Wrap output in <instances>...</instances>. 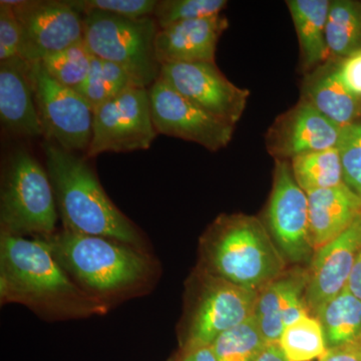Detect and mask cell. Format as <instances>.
Here are the masks:
<instances>
[{
    "instance_id": "1",
    "label": "cell",
    "mask_w": 361,
    "mask_h": 361,
    "mask_svg": "<svg viewBox=\"0 0 361 361\" xmlns=\"http://www.w3.org/2000/svg\"><path fill=\"white\" fill-rule=\"evenodd\" d=\"M0 301L21 304L51 322L110 310L71 279L44 240L7 234H0Z\"/></svg>"
},
{
    "instance_id": "2",
    "label": "cell",
    "mask_w": 361,
    "mask_h": 361,
    "mask_svg": "<svg viewBox=\"0 0 361 361\" xmlns=\"http://www.w3.org/2000/svg\"><path fill=\"white\" fill-rule=\"evenodd\" d=\"M40 239L71 279L109 307L141 293L156 278V264L148 253L129 244L63 228Z\"/></svg>"
},
{
    "instance_id": "3",
    "label": "cell",
    "mask_w": 361,
    "mask_h": 361,
    "mask_svg": "<svg viewBox=\"0 0 361 361\" xmlns=\"http://www.w3.org/2000/svg\"><path fill=\"white\" fill-rule=\"evenodd\" d=\"M44 152L63 229L145 250L139 228L109 198L87 159L51 142H45Z\"/></svg>"
},
{
    "instance_id": "4",
    "label": "cell",
    "mask_w": 361,
    "mask_h": 361,
    "mask_svg": "<svg viewBox=\"0 0 361 361\" xmlns=\"http://www.w3.org/2000/svg\"><path fill=\"white\" fill-rule=\"evenodd\" d=\"M202 249L205 272L244 288L260 291L283 274V255L252 216H220L204 236Z\"/></svg>"
},
{
    "instance_id": "5",
    "label": "cell",
    "mask_w": 361,
    "mask_h": 361,
    "mask_svg": "<svg viewBox=\"0 0 361 361\" xmlns=\"http://www.w3.org/2000/svg\"><path fill=\"white\" fill-rule=\"evenodd\" d=\"M59 212L47 169L26 151L7 159L0 188V234L45 238L56 231Z\"/></svg>"
},
{
    "instance_id": "6",
    "label": "cell",
    "mask_w": 361,
    "mask_h": 361,
    "mask_svg": "<svg viewBox=\"0 0 361 361\" xmlns=\"http://www.w3.org/2000/svg\"><path fill=\"white\" fill-rule=\"evenodd\" d=\"M84 26L85 42L94 56L122 68L140 87L149 89L160 78L155 49L159 26L153 16L133 20L89 11Z\"/></svg>"
},
{
    "instance_id": "7",
    "label": "cell",
    "mask_w": 361,
    "mask_h": 361,
    "mask_svg": "<svg viewBox=\"0 0 361 361\" xmlns=\"http://www.w3.org/2000/svg\"><path fill=\"white\" fill-rule=\"evenodd\" d=\"M157 135L149 89L128 87L94 109L92 140L85 157L148 149Z\"/></svg>"
},
{
    "instance_id": "8",
    "label": "cell",
    "mask_w": 361,
    "mask_h": 361,
    "mask_svg": "<svg viewBox=\"0 0 361 361\" xmlns=\"http://www.w3.org/2000/svg\"><path fill=\"white\" fill-rule=\"evenodd\" d=\"M30 63L42 134L66 151L85 154L92 140L94 111L75 90L52 78L42 61Z\"/></svg>"
},
{
    "instance_id": "9",
    "label": "cell",
    "mask_w": 361,
    "mask_h": 361,
    "mask_svg": "<svg viewBox=\"0 0 361 361\" xmlns=\"http://www.w3.org/2000/svg\"><path fill=\"white\" fill-rule=\"evenodd\" d=\"M21 28L20 58L39 63L84 39V14L68 0H4Z\"/></svg>"
},
{
    "instance_id": "10",
    "label": "cell",
    "mask_w": 361,
    "mask_h": 361,
    "mask_svg": "<svg viewBox=\"0 0 361 361\" xmlns=\"http://www.w3.org/2000/svg\"><path fill=\"white\" fill-rule=\"evenodd\" d=\"M188 320L184 350L209 346L221 334L254 315L258 292L204 273Z\"/></svg>"
},
{
    "instance_id": "11",
    "label": "cell",
    "mask_w": 361,
    "mask_h": 361,
    "mask_svg": "<svg viewBox=\"0 0 361 361\" xmlns=\"http://www.w3.org/2000/svg\"><path fill=\"white\" fill-rule=\"evenodd\" d=\"M267 225L271 237L287 260L304 262L314 254L307 194L297 184L289 161L275 160Z\"/></svg>"
},
{
    "instance_id": "12",
    "label": "cell",
    "mask_w": 361,
    "mask_h": 361,
    "mask_svg": "<svg viewBox=\"0 0 361 361\" xmlns=\"http://www.w3.org/2000/svg\"><path fill=\"white\" fill-rule=\"evenodd\" d=\"M149 97L158 134L196 142L211 152L232 141L234 126L196 106L161 78L149 87Z\"/></svg>"
},
{
    "instance_id": "13",
    "label": "cell",
    "mask_w": 361,
    "mask_h": 361,
    "mask_svg": "<svg viewBox=\"0 0 361 361\" xmlns=\"http://www.w3.org/2000/svg\"><path fill=\"white\" fill-rule=\"evenodd\" d=\"M160 78L190 102L234 127L250 97L248 90L230 82L215 63L161 66Z\"/></svg>"
},
{
    "instance_id": "14",
    "label": "cell",
    "mask_w": 361,
    "mask_h": 361,
    "mask_svg": "<svg viewBox=\"0 0 361 361\" xmlns=\"http://www.w3.org/2000/svg\"><path fill=\"white\" fill-rule=\"evenodd\" d=\"M341 130L300 99L271 125L266 135V148L275 160L290 161L303 154L337 148Z\"/></svg>"
},
{
    "instance_id": "15",
    "label": "cell",
    "mask_w": 361,
    "mask_h": 361,
    "mask_svg": "<svg viewBox=\"0 0 361 361\" xmlns=\"http://www.w3.org/2000/svg\"><path fill=\"white\" fill-rule=\"evenodd\" d=\"M361 249V217L336 239L315 250L308 272L306 303L310 312L348 287Z\"/></svg>"
},
{
    "instance_id": "16",
    "label": "cell",
    "mask_w": 361,
    "mask_h": 361,
    "mask_svg": "<svg viewBox=\"0 0 361 361\" xmlns=\"http://www.w3.org/2000/svg\"><path fill=\"white\" fill-rule=\"evenodd\" d=\"M307 271L283 273L258 292L254 316L268 344L278 343L285 327L310 314Z\"/></svg>"
},
{
    "instance_id": "17",
    "label": "cell",
    "mask_w": 361,
    "mask_h": 361,
    "mask_svg": "<svg viewBox=\"0 0 361 361\" xmlns=\"http://www.w3.org/2000/svg\"><path fill=\"white\" fill-rule=\"evenodd\" d=\"M228 26L227 18L221 14L159 30L155 42L159 63H215L218 42Z\"/></svg>"
},
{
    "instance_id": "18",
    "label": "cell",
    "mask_w": 361,
    "mask_h": 361,
    "mask_svg": "<svg viewBox=\"0 0 361 361\" xmlns=\"http://www.w3.org/2000/svg\"><path fill=\"white\" fill-rule=\"evenodd\" d=\"M30 70V63L20 56L0 61V118L11 134L37 137L44 134Z\"/></svg>"
},
{
    "instance_id": "19",
    "label": "cell",
    "mask_w": 361,
    "mask_h": 361,
    "mask_svg": "<svg viewBox=\"0 0 361 361\" xmlns=\"http://www.w3.org/2000/svg\"><path fill=\"white\" fill-rule=\"evenodd\" d=\"M306 194L314 250L336 239L361 217V198L345 183Z\"/></svg>"
},
{
    "instance_id": "20",
    "label": "cell",
    "mask_w": 361,
    "mask_h": 361,
    "mask_svg": "<svg viewBox=\"0 0 361 361\" xmlns=\"http://www.w3.org/2000/svg\"><path fill=\"white\" fill-rule=\"evenodd\" d=\"M301 99L341 129L361 118V99L353 96L342 82L336 59H329L306 73L301 87Z\"/></svg>"
},
{
    "instance_id": "21",
    "label": "cell",
    "mask_w": 361,
    "mask_h": 361,
    "mask_svg": "<svg viewBox=\"0 0 361 361\" xmlns=\"http://www.w3.org/2000/svg\"><path fill=\"white\" fill-rule=\"evenodd\" d=\"M300 47L301 65L308 73L329 59L326 25L330 0L286 1Z\"/></svg>"
},
{
    "instance_id": "22",
    "label": "cell",
    "mask_w": 361,
    "mask_h": 361,
    "mask_svg": "<svg viewBox=\"0 0 361 361\" xmlns=\"http://www.w3.org/2000/svg\"><path fill=\"white\" fill-rule=\"evenodd\" d=\"M327 348L360 341L361 336V300L348 288L323 303L316 312Z\"/></svg>"
},
{
    "instance_id": "23",
    "label": "cell",
    "mask_w": 361,
    "mask_h": 361,
    "mask_svg": "<svg viewBox=\"0 0 361 361\" xmlns=\"http://www.w3.org/2000/svg\"><path fill=\"white\" fill-rule=\"evenodd\" d=\"M329 59L348 58L361 49V2L355 0L330 1L326 25Z\"/></svg>"
},
{
    "instance_id": "24",
    "label": "cell",
    "mask_w": 361,
    "mask_h": 361,
    "mask_svg": "<svg viewBox=\"0 0 361 361\" xmlns=\"http://www.w3.org/2000/svg\"><path fill=\"white\" fill-rule=\"evenodd\" d=\"M289 161L297 184L305 193L339 186L344 183L337 148L303 154Z\"/></svg>"
},
{
    "instance_id": "25",
    "label": "cell",
    "mask_w": 361,
    "mask_h": 361,
    "mask_svg": "<svg viewBox=\"0 0 361 361\" xmlns=\"http://www.w3.org/2000/svg\"><path fill=\"white\" fill-rule=\"evenodd\" d=\"M130 87H140L120 66L92 54L89 75L75 92L92 111Z\"/></svg>"
},
{
    "instance_id": "26",
    "label": "cell",
    "mask_w": 361,
    "mask_h": 361,
    "mask_svg": "<svg viewBox=\"0 0 361 361\" xmlns=\"http://www.w3.org/2000/svg\"><path fill=\"white\" fill-rule=\"evenodd\" d=\"M278 344L288 361L319 360L329 349L319 320L310 314L285 327Z\"/></svg>"
},
{
    "instance_id": "27",
    "label": "cell",
    "mask_w": 361,
    "mask_h": 361,
    "mask_svg": "<svg viewBox=\"0 0 361 361\" xmlns=\"http://www.w3.org/2000/svg\"><path fill=\"white\" fill-rule=\"evenodd\" d=\"M267 345L253 315L221 334L210 346L217 361H257Z\"/></svg>"
},
{
    "instance_id": "28",
    "label": "cell",
    "mask_w": 361,
    "mask_h": 361,
    "mask_svg": "<svg viewBox=\"0 0 361 361\" xmlns=\"http://www.w3.org/2000/svg\"><path fill=\"white\" fill-rule=\"evenodd\" d=\"M92 54L85 40L42 59L44 70L52 78L75 90L85 82L92 66Z\"/></svg>"
},
{
    "instance_id": "29",
    "label": "cell",
    "mask_w": 361,
    "mask_h": 361,
    "mask_svg": "<svg viewBox=\"0 0 361 361\" xmlns=\"http://www.w3.org/2000/svg\"><path fill=\"white\" fill-rule=\"evenodd\" d=\"M226 0H161L157 2L153 18L159 30L184 21L221 16Z\"/></svg>"
},
{
    "instance_id": "30",
    "label": "cell",
    "mask_w": 361,
    "mask_h": 361,
    "mask_svg": "<svg viewBox=\"0 0 361 361\" xmlns=\"http://www.w3.org/2000/svg\"><path fill=\"white\" fill-rule=\"evenodd\" d=\"M337 149L344 183L361 198V118L341 130Z\"/></svg>"
},
{
    "instance_id": "31",
    "label": "cell",
    "mask_w": 361,
    "mask_h": 361,
    "mask_svg": "<svg viewBox=\"0 0 361 361\" xmlns=\"http://www.w3.org/2000/svg\"><path fill=\"white\" fill-rule=\"evenodd\" d=\"M82 14L89 11L115 14L123 18H139L153 16L156 0H68Z\"/></svg>"
},
{
    "instance_id": "32",
    "label": "cell",
    "mask_w": 361,
    "mask_h": 361,
    "mask_svg": "<svg viewBox=\"0 0 361 361\" xmlns=\"http://www.w3.org/2000/svg\"><path fill=\"white\" fill-rule=\"evenodd\" d=\"M21 28L13 7L0 1V61L20 54Z\"/></svg>"
},
{
    "instance_id": "33",
    "label": "cell",
    "mask_w": 361,
    "mask_h": 361,
    "mask_svg": "<svg viewBox=\"0 0 361 361\" xmlns=\"http://www.w3.org/2000/svg\"><path fill=\"white\" fill-rule=\"evenodd\" d=\"M337 71L346 89L361 99V49L337 61Z\"/></svg>"
},
{
    "instance_id": "34",
    "label": "cell",
    "mask_w": 361,
    "mask_h": 361,
    "mask_svg": "<svg viewBox=\"0 0 361 361\" xmlns=\"http://www.w3.org/2000/svg\"><path fill=\"white\" fill-rule=\"evenodd\" d=\"M319 361H361L360 342L329 348Z\"/></svg>"
},
{
    "instance_id": "35",
    "label": "cell",
    "mask_w": 361,
    "mask_h": 361,
    "mask_svg": "<svg viewBox=\"0 0 361 361\" xmlns=\"http://www.w3.org/2000/svg\"><path fill=\"white\" fill-rule=\"evenodd\" d=\"M180 361H217L211 346L188 349L183 353Z\"/></svg>"
},
{
    "instance_id": "36",
    "label": "cell",
    "mask_w": 361,
    "mask_h": 361,
    "mask_svg": "<svg viewBox=\"0 0 361 361\" xmlns=\"http://www.w3.org/2000/svg\"><path fill=\"white\" fill-rule=\"evenodd\" d=\"M346 288L361 300V249L356 257Z\"/></svg>"
},
{
    "instance_id": "37",
    "label": "cell",
    "mask_w": 361,
    "mask_h": 361,
    "mask_svg": "<svg viewBox=\"0 0 361 361\" xmlns=\"http://www.w3.org/2000/svg\"><path fill=\"white\" fill-rule=\"evenodd\" d=\"M257 361H288L279 344H268Z\"/></svg>"
},
{
    "instance_id": "38",
    "label": "cell",
    "mask_w": 361,
    "mask_h": 361,
    "mask_svg": "<svg viewBox=\"0 0 361 361\" xmlns=\"http://www.w3.org/2000/svg\"><path fill=\"white\" fill-rule=\"evenodd\" d=\"M360 341V344H361V336H360V341Z\"/></svg>"
}]
</instances>
